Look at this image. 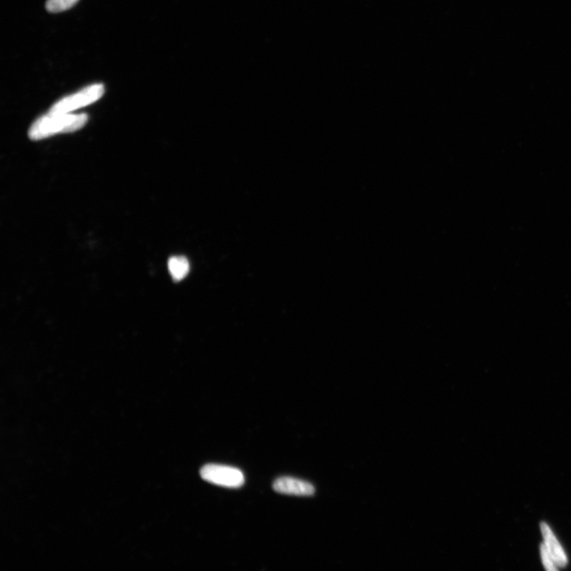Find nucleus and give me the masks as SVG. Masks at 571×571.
<instances>
[{
	"instance_id": "1",
	"label": "nucleus",
	"mask_w": 571,
	"mask_h": 571,
	"mask_svg": "<svg viewBox=\"0 0 571 571\" xmlns=\"http://www.w3.org/2000/svg\"><path fill=\"white\" fill-rule=\"evenodd\" d=\"M85 114H51L41 116L30 127L28 132L31 140H41L60 133L77 131L88 122Z\"/></svg>"
},
{
	"instance_id": "2",
	"label": "nucleus",
	"mask_w": 571,
	"mask_h": 571,
	"mask_svg": "<svg viewBox=\"0 0 571 571\" xmlns=\"http://www.w3.org/2000/svg\"><path fill=\"white\" fill-rule=\"evenodd\" d=\"M103 94L104 86L103 84H92L76 93V94L60 99L53 105L49 113L68 114L72 110L86 107V105L96 102Z\"/></svg>"
},
{
	"instance_id": "3",
	"label": "nucleus",
	"mask_w": 571,
	"mask_h": 571,
	"mask_svg": "<svg viewBox=\"0 0 571 571\" xmlns=\"http://www.w3.org/2000/svg\"><path fill=\"white\" fill-rule=\"evenodd\" d=\"M200 475L205 481L227 488H239L245 483V476L239 469L224 465H205Z\"/></svg>"
},
{
	"instance_id": "4",
	"label": "nucleus",
	"mask_w": 571,
	"mask_h": 571,
	"mask_svg": "<svg viewBox=\"0 0 571 571\" xmlns=\"http://www.w3.org/2000/svg\"><path fill=\"white\" fill-rule=\"evenodd\" d=\"M272 487L275 492L283 494L312 496L315 493V489L312 484L290 477H278L273 483Z\"/></svg>"
},
{
	"instance_id": "5",
	"label": "nucleus",
	"mask_w": 571,
	"mask_h": 571,
	"mask_svg": "<svg viewBox=\"0 0 571 571\" xmlns=\"http://www.w3.org/2000/svg\"><path fill=\"white\" fill-rule=\"evenodd\" d=\"M541 532L544 537V544L547 548L552 560L557 567H565L568 563L567 556L560 542L551 531L548 524L541 523Z\"/></svg>"
},
{
	"instance_id": "6",
	"label": "nucleus",
	"mask_w": 571,
	"mask_h": 571,
	"mask_svg": "<svg viewBox=\"0 0 571 571\" xmlns=\"http://www.w3.org/2000/svg\"><path fill=\"white\" fill-rule=\"evenodd\" d=\"M167 266L171 276L177 281H181L187 276L190 271V264L188 259L184 257H171Z\"/></svg>"
},
{
	"instance_id": "7",
	"label": "nucleus",
	"mask_w": 571,
	"mask_h": 571,
	"mask_svg": "<svg viewBox=\"0 0 571 571\" xmlns=\"http://www.w3.org/2000/svg\"><path fill=\"white\" fill-rule=\"evenodd\" d=\"M79 0H48L46 2V9L52 13H58L71 8Z\"/></svg>"
},
{
	"instance_id": "8",
	"label": "nucleus",
	"mask_w": 571,
	"mask_h": 571,
	"mask_svg": "<svg viewBox=\"0 0 571 571\" xmlns=\"http://www.w3.org/2000/svg\"><path fill=\"white\" fill-rule=\"evenodd\" d=\"M541 555L544 568L548 570H557L556 565L552 560L544 544L541 546Z\"/></svg>"
}]
</instances>
